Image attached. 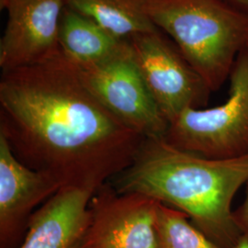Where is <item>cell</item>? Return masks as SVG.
Here are the masks:
<instances>
[{
  "instance_id": "obj_14",
  "label": "cell",
  "mask_w": 248,
  "mask_h": 248,
  "mask_svg": "<svg viewBox=\"0 0 248 248\" xmlns=\"http://www.w3.org/2000/svg\"><path fill=\"white\" fill-rule=\"evenodd\" d=\"M247 193L243 203L237 207L233 213V220L241 231L243 235L248 236V182L247 183Z\"/></svg>"
},
{
  "instance_id": "obj_15",
  "label": "cell",
  "mask_w": 248,
  "mask_h": 248,
  "mask_svg": "<svg viewBox=\"0 0 248 248\" xmlns=\"http://www.w3.org/2000/svg\"><path fill=\"white\" fill-rule=\"evenodd\" d=\"M223 1L248 13V0H223Z\"/></svg>"
},
{
  "instance_id": "obj_16",
  "label": "cell",
  "mask_w": 248,
  "mask_h": 248,
  "mask_svg": "<svg viewBox=\"0 0 248 248\" xmlns=\"http://www.w3.org/2000/svg\"><path fill=\"white\" fill-rule=\"evenodd\" d=\"M234 248H248V236L243 235Z\"/></svg>"
},
{
  "instance_id": "obj_13",
  "label": "cell",
  "mask_w": 248,
  "mask_h": 248,
  "mask_svg": "<svg viewBox=\"0 0 248 248\" xmlns=\"http://www.w3.org/2000/svg\"><path fill=\"white\" fill-rule=\"evenodd\" d=\"M158 248H222L190 222L186 213L159 202L156 210Z\"/></svg>"
},
{
  "instance_id": "obj_4",
  "label": "cell",
  "mask_w": 248,
  "mask_h": 248,
  "mask_svg": "<svg viewBox=\"0 0 248 248\" xmlns=\"http://www.w3.org/2000/svg\"><path fill=\"white\" fill-rule=\"evenodd\" d=\"M229 96L210 108H187L169 125L164 139L179 150L212 159L248 155V47L230 74Z\"/></svg>"
},
{
  "instance_id": "obj_2",
  "label": "cell",
  "mask_w": 248,
  "mask_h": 248,
  "mask_svg": "<svg viewBox=\"0 0 248 248\" xmlns=\"http://www.w3.org/2000/svg\"><path fill=\"white\" fill-rule=\"evenodd\" d=\"M120 193H139L186 213L190 222L222 248L243 237L232 203L248 182V155L212 159L179 150L163 137L146 138L133 163L111 180Z\"/></svg>"
},
{
  "instance_id": "obj_10",
  "label": "cell",
  "mask_w": 248,
  "mask_h": 248,
  "mask_svg": "<svg viewBox=\"0 0 248 248\" xmlns=\"http://www.w3.org/2000/svg\"><path fill=\"white\" fill-rule=\"evenodd\" d=\"M95 192L62 186L31 216L18 248H77L89 221Z\"/></svg>"
},
{
  "instance_id": "obj_8",
  "label": "cell",
  "mask_w": 248,
  "mask_h": 248,
  "mask_svg": "<svg viewBox=\"0 0 248 248\" xmlns=\"http://www.w3.org/2000/svg\"><path fill=\"white\" fill-rule=\"evenodd\" d=\"M8 22L0 40V68L9 71L44 59L59 48L65 0H0Z\"/></svg>"
},
{
  "instance_id": "obj_11",
  "label": "cell",
  "mask_w": 248,
  "mask_h": 248,
  "mask_svg": "<svg viewBox=\"0 0 248 248\" xmlns=\"http://www.w3.org/2000/svg\"><path fill=\"white\" fill-rule=\"evenodd\" d=\"M124 41L73 9L67 7L63 9L59 27V48L75 65L103 62L118 51Z\"/></svg>"
},
{
  "instance_id": "obj_9",
  "label": "cell",
  "mask_w": 248,
  "mask_h": 248,
  "mask_svg": "<svg viewBox=\"0 0 248 248\" xmlns=\"http://www.w3.org/2000/svg\"><path fill=\"white\" fill-rule=\"evenodd\" d=\"M61 187L54 177L21 163L0 134V248H15L33 213Z\"/></svg>"
},
{
  "instance_id": "obj_6",
  "label": "cell",
  "mask_w": 248,
  "mask_h": 248,
  "mask_svg": "<svg viewBox=\"0 0 248 248\" xmlns=\"http://www.w3.org/2000/svg\"><path fill=\"white\" fill-rule=\"evenodd\" d=\"M128 41L151 95L169 124L187 108L207 104L211 89L159 29Z\"/></svg>"
},
{
  "instance_id": "obj_12",
  "label": "cell",
  "mask_w": 248,
  "mask_h": 248,
  "mask_svg": "<svg viewBox=\"0 0 248 248\" xmlns=\"http://www.w3.org/2000/svg\"><path fill=\"white\" fill-rule=\"evenodd\" d=\"M146 0H65L66 7L89 18L119 40L155 29L145 11Z\"/></svg>"
},
{
  "instance_id": "obj_7",
  "label": "cell",
  "mask_w": 248,
  "mask_h": 248,
  "mask_svg": "<svg viewBox=\"0 0 248 248\" xmlns=\"http://www.w3.org/2000/svg\"><path fill=\"white\" fill-rule=\"evenodd\" d=\"M158 203L139 193H120L107 183L91 198L89 224L77 248H158Z\"/></svg>"
},
{
  "instance_id": "obj_5",
  "label": "cell",
  "mask_w": 248,
  "mask_h": 248,
  "mask_svg": "<svg viewBox=\"0 0 248 248\" xmlns=\"http://www.w3.org/2000/svg\"><path fill=\"white\" fill-rule=\"evenodd\" d=\"M76 67L92 95L121 123L144 138L164 137L169 123L151 95L128 40L105 61Z\"/></svg>"
},
{
  "instance_id": "obj_1",
  "label": "cell",
  "mask_w": 248,
  "mask_h": 248,
  "mask_svg": "<svg viewBox=\"0 0 248 248\" xmlns=\"http://www.w3.org/2000/svg\"><path fill=\"white\" fill-rule=\"evenodd\" d=\"M0 134L27 167L93 192L124 172L146 139L92 95L60 48L2 72Z\"/></svg>"
},
{
  "instance_id": "obj_3",
  "label": "cell",
  "mask_w": 248,
  "mask_h": 248,
  "mask_svg": "<svg viewBox=\"0 0 248 248\" xmlns=\"http://www.w3.org/2000/svg\"><path fill=\"white\" fill-rule=\"evenodd\" d=\"M145 11L212 92L230 78L248 47V12L223 0H146Z\"/></svg>"
}]
</instances>
